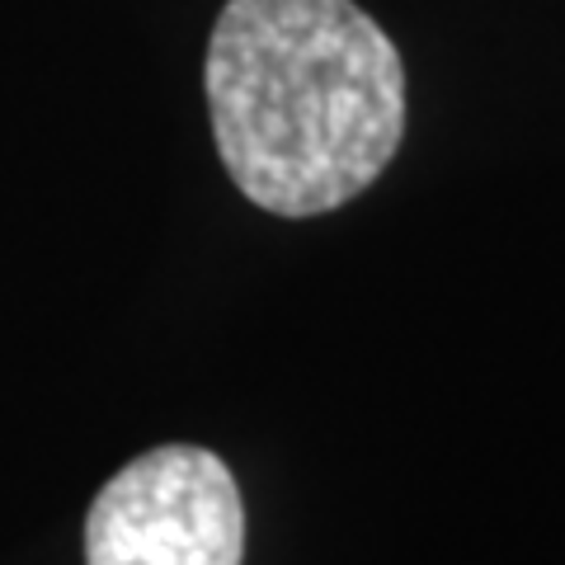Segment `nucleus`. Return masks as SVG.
I'll return each mask as SVG.
<instances>
[{
	"mask_svg": "<svg viewBox=\"0 0 565 565\" xmlns=\"http://www.w3.org/2000/svg\"><path fill=\"white\" fill-rule=\"evenodd\" d=\"M203 90L222 170L274 217H326L405 137V66L353 0H226Z\"/></svg>",
	"mask_w": 565,
	"mask_h": 565,
	"instance_id": "1",
	"label": "nucleus"
},
{
	"mask_svg": "<svg viewBox=\"0 0 565 565\" xmlns=\"http://www.w3.org/2000/svg\"><path fill=\"white\" fill-rule=\"evenodd\" d=\"M245 500L212 448L161 444L132 457L85 509V565H241Z\"/></svg>",
	"mask_w": 565,
	"mask_h": 565,
	"instance_id": "2",
	"label": "nucleus"
}]
</instances>
